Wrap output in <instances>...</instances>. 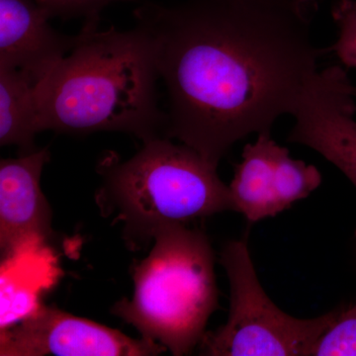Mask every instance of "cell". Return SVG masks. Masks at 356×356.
<instances>
[{
	"mask_svg": "<svg viewBox=\"0 0 356 356\" xmlns=\"http://www.w3.org/2000/svg\"><path fill=\"white\" fill-rule=\"evenodd\" d=\"M318 0L140 1L168 92L165 137L219 165L236 143L293 115L329 53L312 41Z\"/></svg>",
	"mask_w": 356,
	"mask_h": 356,
	"instance_id": "obj_1",
	"label": "cell"
},
{
	"mask_svg": "<svg viewBox=\"0 0 356 356\" xmlns=\"http://www.w3.org/2000/svg\"><path fill=\"white\" fill-rule=\"evenodd\" d=\"M76 48L37 86L41 132L128 134L146 143L165 137L168 116L159 107L153 46L135 26H83Z\"/></svg>",
	"mask_w": 356,
	"mask_h": 356,
	"instance_id": "obj_2",
	"label": "cell"
},
{
	"mask_svg": "<svg viewBox=\"0 0 356 356\" xmlns=\"http://www.w3.org/2000/svg\"><path fill=\"white\" fill-rule=\"evenodd\" d=\"M96 170L102 177L96 204L103 217L121 225L124 242L132 250L151 245L156 231L166 225L235 211L218 166L170 138L143 143L125 161L108 152Z\"/></svg>",
	"mask_w": 356,
	"mask_h": 356,
	"instance_id": "obj_3",
	"label": "cell"
},
{
	"mask_svg": "<svg viewBox=\"0 0 356 356\" xmlns=\"http://www.w3.org/2000/svg\"><path fill=\"white\" fill-rule=\"evenodd\" d=\"M132 298L112 314L172 355H189L200 344L219 307L215 257L208 236L187 224L156 231L146 259L132 266Z\"/></svg>",
	"mask_w": 356,
	"mask_h": 356,
	"instance_id": "obj_4",
	"label": "cell"
},
{
	"mask_svg": "<svg viewBox=\"0 0 356 356\" xmlns=\"http://www.w3.org/2000/svg\"><path fill=\"white\" fill-rule=\"evenodd\" d=\"M220 261L231 291L228 321L216 331L206 332L200 355L310 356L341 312L303 320L281 311L259 283L245 240L226 243Z\"/></svg>",
	"mask_w": 356,
	"mask_h": 356,
	"instance_id": "obj_5",
	"label": "cell"
},
{
	"mask_svg": "<svg viewBox=\"0 0 356 356\" xmlns=\"http://www.w3.org/2000/svg\"><path fill=\"white\" fill-rule=\"evenodd\" d=\"M165 351L153 339H133L50 306L34 307L0 330L1 356H154Z\"/></svg>",
	"mask_w": 356,
	"mask_h": 356,
	"instance_id": "obj_6",
	"label": "cell"
},
{
	"mask_svg": "<svg viewBox=\"0 0 356 356\" xmlns=\"http://www.w3.org/2000/svg\"><path fill=\"white\" fill-rule=\"evenodd\" d=\"M353 84L341 65L318 70L292 116L288 142L303 145L336 165L356 187V104Z\"/></svg>",
	"mask_w": 356,
	"mask_h": 356,
	"instance_id": "obj_7",
	"label": "cell"
},
{
	"mask_svg": "<svg viewBox=\"0 0 356 356\" xmlns=\"http://www.w3.org/2000/svg\"><path fill=\"white\" fill-rule=\"evenodd\" d=\"M245 145L229 185L236 212L250 222L275 217L309 195L322 184L315 165L290 156L271 133L259 134Z\"/></svg>",
	"mask_w": 356,
	"mask_h": 356,
	"instance_id": "obj_8",
	"label": "cell"
},
{
	"mask_svg": "<svg viewBox=\"0 0 356 356\" xmlns=\"http://www.w3.org/2000/svg\"><path fill=\"white\" fill-rule=\"evenodd\" d=\"M50 159L44 147L0 161V250L6 261L54 235L53 210L41 188Z\"/></svg>",
	"mask_w": 356,
	"mask_h": 356,
	"instance_id": "obj_9",
	"label": "cell"
},
{
	"mask_svg": "<svg viewBox=\"0 0 356 356\" xmlns=\"http://www.w3.org/2000/svg\"><path fill=\"white\" fill-rule=\"evenodd\" d=\"M51 19L36 0H0V67L43 81L81 40L56 31Z\"/></svg>",
	"mask_w": 356,
	"mask_h": 356,
	"instance_id": "obj_10",
	"label": "cell"
},
{
	"mask_svg": "<svg viewBox=\"0 0 356 356\" xmlns=\"http://www.w3.org/2000/svg\"><path fill=\"white\" fill-rule=\"evenodd\" d=\"M37 84L19 70L0 67V146H15L20 154L37 149L41 132Z\"/></svg>",
	"mask_w": 356,
	"mask_h": 356,
	"instance_id": "obj_11",
	"label": "cell"
},
{
	"mask_svg": "<svg viewBox=\"0 0 356 356\" xmlns=\"http://www.w3.org/2000/svg\"><path fill=\"white\" fill-rule=\"evenodd\" d=\"M310 356H356V302L348 310L339 312L312 348Z\"/></svg>",
	"mask_w": 356,
	"mask_h": 356,
	"instance_id": "obj_12",
	"label": "cell"
},
{
	"mask_svg": "<svg viewBox=\"0 0 356 356\" xmlns=\"http://www.w3.org/2000/svg\"><path fill=\"white\" fill-rule=\"evenodd\" d=\"M337 39L327 48L346 67L356 69V0H336L331 10Z\"/></svg>",
	"mask_w": 356,
	"mask_h": 356,
	"instance_id": "obj_13",
	"label": "cell"
},
{
	"mask_svg": "<svg viewBox=\"0 0 356 356\" xmlns=\"http://www.w3.org/2000/svg\"><path fill=\"white\" fill-rule=\"evenodd\" d=\"M50 14L51 18L83 20V26L99 27L100 15L106 7L115 3H130L140 0H36Z\"/></svg>",
	"mask_w": 356,
	"mask_h": 356,
	"instance_id": "obj_14",
	"label": "cell"
},
{
	"mask_svg": "<svg viewBox=\"0 0 356 356\" xmlns=\"http://www.w3.org/2000/svg\"><path fill=\"white\" fill-rule=\"evenodd\" d=\"M353 95H355V96L356 97V86H353Z\"/></svg>",
	"mask_w": 356,
	"mask_h": 356,
	"instance_id": "obj_15",
	"label": "cell"
}]
</instances>
